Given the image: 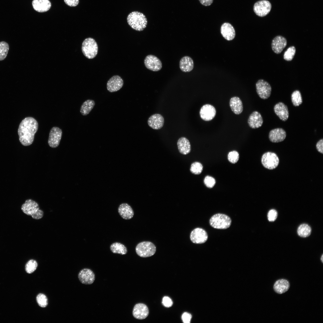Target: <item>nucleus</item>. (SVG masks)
I'll use <instances>...</instances> for the list:
<instances>
[{
    "label": "nucleus",
    "instance_id": "obj_1",
    "mask_svg": "<svg viewBox=\"0 0 323 323\" xmlns=\"http://www.w3.org/2000/svg\"><path fill=\"white\" fill-rule=\"evenodd\" d=\"M38 128L37 121L33 117H26L22 121L18 132L19 141L22 145L28 146L32 143Z\"/></svg>",
    "mask_w": 323,
    "mask_h": 323
},
{
    "label": "nucleus",
    "instance_id": "obj_2",
    "mask_svg": "<svg viewBox=\"0 0 323 323\" xmlns=\"http://www.w3.org/2000/svg\"><path fill=\"white\" fill-rule=\"evenodd\" d=\"M128 25L133 29L138 31L143 30L147 26V21L145 16L138 11H133L127 16Z\"/></svg>",
    "mask_w": 323,
    "mask_h": 323
},
{
    "label": "nucleus",
    "instance_id": "obj_3",
    "mask_svg": "<svg viewBox=\"0 0 323 323\" xmlns=\"http://www.w3.org/2000/svg\"><path fill=\"white\" fill-rule=\"evenodd\" d=\"M21 209L25 214L31 216L35 219H40L43 216V212L40 209L38 203L31 199L25 201L22 206Z\"/></svg>",
    "mask_w": 323,
    "mask_h": 323
},
{
    "label": "nucleus",
    "instance_id": "obj_4",
    "mask_svg": "<svg viewBox=\"0 0 323 323\" xmlns=\"http://www.w3.org/2000/svg\"><path fill=\"white\" fill-rule=\"evenodd\" d=\"M231 223V219L228 216L221 213L215 214L209 220L211 226L218 229H226L230 226Z\"/></svg>",
    "mask_w": 323,
    "mask_h": 323
},
{
    "label": "nucleus",
    "instance_id": "obj_5",
    "mask_svg": "<svg viewBox=\"0 0 323 323\" xmlns=\"http://www.w3.org/2000/svg\"><path fill=\"white\" fill-rule=\"evenodd\" d=\"M98 46L95 40L91 38L86 39L82 44V50L84 55L87 58L92 59L97 54Z\"/></svg>",
    "mask_w": 323,
    "mask_h": 323
},
{
    "label": "nucleus",
    "instance_id": "obj_6",
    "mask_svg": "<svg viewBox=\"0 0 323 323\" xmlns=\"http://www.w3.org/2000/svg\"><path fill=\"white\" fill-rule=\"evenodd\" d=\"M135 250L136 254L142 258H147L154 254L156 248L151 242L143 241L137 245Z\"/></svg>",
    "mask_w": 323,
    "mask_h": 323
},
{
    "label": "nucleus",
    "instance_id": "obj_7",
    "mask_svg": "<svg viewBox=\"0 0 323 323\" xmlns=\"http://www.w3.org/2000/svg\"><path fill=\"white\" fill-rule=\"evenodd\" d=\"M261 162L265 168L272 170L278 166L279 163V159L276 154L268 152L265 153L262 156Z\"/></svg>",
    "mask_w": 323,
    "mask_h": 323
},
{
    "label": "nucleus",
    "instance_id": "obj_8",
    "mask_svg": "<svg viewBox=\"0 0 323 323\" xmlns=\"http://www.w3.org/2000/svg\"><path fill=\"white\" fill-rule=\"evenodd\" d=\"M257 92L261 99H266L270 96L272 91L270 85L267 81L263 80H259L256 84Z\"/></svg>",
    "mask_w": 323,
    "mask_h": 323
},
{
    "label": "nucleus",
    "instance_id": "obj_9",
    "mask_svg": "<svg viewBox=\"0 0 323 323\" xmlns=\"http://www.w3.org/2000/svg\"><path fill=\"white\" fill-rule=\"evenodd\" d=\"M271 7L272 5L269 1L267 0H262L258 1L255 4L253 10L257 15L263 17L269 13Z\"/></svg>",
    "mask_w": 323,
    "mask_h": 323
},
{
    "label": "nucleus",
    "instance_id": "obj_10",
    "mask_svg": "<svg viewBox=\"0 0 323 323\" xmlns=\"http://www.w3.org/2000/svg\"><path fill=\"white\" fill-rule=\"evenodd\" d=\"M191 241L195 244H202L205 242L208 239V235L204 229L197 228L192 230L190 235Z\"/></svg>",
    "mask_w": 323,
    "mask_h": 323
},
{
    "label": "nucleus",
    "instance_id": "obj_11",
    "mask_svg": "<svg viewBox=\"0 0 323 323\" xmlns=\"http://www.w3.org/2000/svg\"><path fill=\"white\" fill-rule=\"evenodd\" d=\"M62 135L61 129L57 127H53L51 129L48 143L51 147L54 148L59 145Z\"/></svg>",
    "mask_w": 323,
    "mask_h": 323
},
{
    "label": "nucleus",
    "instance_id": "obj_12",
    "mask_svg": "<svg viewBox=\"0 0 323 323\" xmlns=\"http://www.w3.org/2000/svg\"><path fill=\"white\" fill-rule=\"evenodd\" d=\"M144 63L147 69L153 71H159L162 67L160 60L156 57L152 55H148L146 57L144 60Z\"/></svg>",
    "mask_w": 323,
    "mask_h": 323
},
{
    "label": "nucleus",
    "instance_id": "obj_13",
    "mask_svg": "<svg viewBox=\"0 0 323 323\" xmlns=\"http://www.w3.org/2000/svg\"><path fill=\"white\" fill-rule=\"evenodd\" d=\"M216 110L213 106L206 104L201 108L199 114L201 118L203 120L208 121L212 120L215 116Z\"/></svg>",
    "mask_w": 323,
    "mask_h": 323
},
{
    "label": "nucleus",
    "instance_id": "obj_14",
    "mask_svg": "<svg viewBox=\"0 0 323 323\" xmlns=\"http://www.w3.org/2000/svg\"><path fill=\"white\" fill-rule=\"evenodd\" d=\"M78 277L80 281L85 284H91L94 282L95 276L93 272L90 269L85 268L79 272Z\"/></svg>",
    "mask_w": 323,
    "mask_h": 323
},
{
    "label": "nucleus",
    "instance_id": "obj_15",
    "mask_svg": "<svg viewBox=\"0 0 323 323\" xmlns=\"http://www.w3.org/2000/svg\"><path fill=\"white\" fill-rule=\"evenodd\" d=\"M123 84V80L121 77L118 75H115L108 81L107 89L110 92H116L122 87Z\"/></svg>",
    "mask_w": 323,
    "mask_h": 323
},
{
    "label": "nucleus",
    "instance_id": "obj_16",
    "mask_svg": "<svg viewBox=\"0 0 323 323\" xmlns=\"http://www.w3.org/2000/svg\"><path fill=\"white\" fill-rule=\"evenodd\" d=\"M149 310L145 304L138 303L134 306L132 315L135 318L140 320L143 319L147 318Z\"/></svg>",
    "mask_w": 323,
    "mask_h": 323
},
{
    "label": "nucleus",
    "instance_id": "obj_17",
    "mask_svg": "<svg viewBox=\"0 0 323 323\" xmlns=\"http://www.w3.org/2000/svg\"><path fill=\"white\" fill-rule=\"evenodd\" d=\"M286 39L281 36H278L272 40L271 46L273 51L276 54L280 53L287 45Z\"/></svg>",
    "mask_w": 323,
    "mask_h": 323
},
{
    "label": "nucleus",
    "instance_id": "obj_18",
    "mask_svg": "<svg viewBox=\"0 0 323 323\" xmlns=\"http://www.w3.org/2000/svg\"><path fill=\"white\" fill-rule=\"evenodd\" d=\"M286 133L281 128H277L271 130L269 133L270 141L273 143H278L284 141L286 138Z\"/></svg>",
    "mask_w": 323,
    "mask_h": 323
},
{
    "label": "nucleus",
    "instance_id": "obj_19",
    "mask_svg": "<svg viewBox=\"0 0 323 323\" xmlns=\"http://www.w3.org/2000/svg\"><path fill=\"white\" fill-rule=\"evenodd\" d=\"M274 110L276 115L282 121H286L288 118V107L283 103L280 102L276 104L274 106Z\"/></svg>",
    "mask_w": 323,
    "mask_h": 323
},
{
    "label": "nucleus",
    "instance_id": "obj_20",
    "mask_svg": "<svg viewBox=\"0 0 323 323\" xmlns=\"http://www.w3.org/2000/svg\"><path fill=\"white\" fill-rule=\"evenodd\" d=\"M147 123L148 125L154 129H159L163 126L164 119L161 115L156 114L151 116L148 118Z\"/></svg>",
    "mask_w": 323,
    "mask_h": 323
},
{
    "label": "nucleus",
    "instance_id": "obj_21",
    "mask_svg": "<svg viewBox=\"0 0 323 323\" xmlns=\"http://www.w3.org/2000/svg\"><path fill=\"white\" fill-rule=\"evenodd\" d=\"M220 32L223 37L227 40H232L235 37V30L229 23L225 22L223 24L221 27Z\"/></svg>",
    "mask_w": 323,
    "mask_h": 323
},
{
    "label": "nucleus",
    "instance_id": "obj_22",
    "mask_svg": "<svg viewBox=\"0 0 323 323\" xmlns=\"http://www.w3.org/2000/svg\"><path fill=\"white\" fill-rule=\"evenodd\" d=\"M263 122L261 115L257 111L253 112L250 114L248 121L249 126L252 129L258 128L261 127Z\"/></svg>",
    "mask_w": 323,
    "mask_h": 323
},
{
    "label": "nucleus",
    "instance_id": "obj_23",
    "mask_svg": "<svg viewBox=\"0 0 323 323\" xmlns=\"http://www.w3.org/2000/svg\"><path fill=\"white\" fill-rule=\"evenodd\" d=\"M118 211L120 215L125 220L131 219L134 214V212L132 207L126 203L121 204L118 208Z\"/></svg>",
    "mask_w": 323,
    "mask_h": 323
},
{
    "label": "nucleus",
    "instance_id": "obj_24",
    "mask_svg": "<svg viewBox=\"0 0 323 323\" xmlns=\"http://www.w3.org/2000/svg\"><path fill=\"white\" fill-rule=\"evenodd\" d=\"M32 4L33 9L39 12H44L48 10L51 6L49 0H33Z\"/></svg>",
    "mask_w": 323,
    "mask_h": 323
},
{
    "label": "nucleus",
    "instance_id": "obj_25",
    "mask_svg": "<svg viewBox=\"0 0 323 323\" xmlns=\"http://www.w3.org/2000/svg\"><path fill=\"white\" fill-rule=\"evenodd\" d=\"M229 105L232 112L236 115L240 114L243 112V106L240 99L237 97H234L231 98Z\"/></svg>",
    "mask_w": 323,
    "mask_h": 323
},
{
    "label": "nucleus",
    "instance_id": "obj_26",
    "mask_svg": "<svg viewBox=\"0 0 323 323\" xmlns=\"http://www.w3.org/2000/svg\"><path fill=\"white\" fill-rule=\"evenodd\" d=\"M177 144L179 152L182 154L186 155L191 151V145L189 141L186 138L182 137L177 141Z\"/></svg>",
    "mask_w": 323,
    "mask_h": 323
},
{
    "label": "nucleus",
    "instance_id": "obj_27",
    "mask_svg": "<svg viewBox=\"0 0 323 323\" xmlns=\"http://www.w3.org/2000/svg\"><path fill=\"white\" fill-rule=\"evenodd\" d=\"M179 67L181 70L184 72H189L191 71L194 67V62L192 59L188 56L182 58L179 62Z\"/></svg>",
    "mask_w": 323,
    "mask_h": 323
},
{
    "label": "nucleus",
    "instance_id": "obj_28",
    "mask_svg": "<svg viewBox=\"0 0 323 323\" xmlns=\"http://www.w3.org/2000/svg\"><path fill=\"white\" fill-rule=\"evenodd\" d=\"M290 287V284L288 281L284 279H281L275 282L273 288L276 293L281 294L287 292L289 289Z\"/></svg>",
    "mask_w": 323,
    "mask_h": 323
},
{
    "label": "nucleus",
    "instance_id": "obj_29",
    "mask_svg": "<svg viewBox=\"0 0 323 323\" xmlns=\"http://www.w3.org/2000/svg\"><path fill=\"white\" fill-rule=\"evenodd\" d=\"M95 105V101L92 100H86L82 104L80 110L81 114L84 116L88 115L93 109Z\"/></svg>",
    "mask_w": 323,
    "mask_h": 323
},
{
    "label": "nucleus",
    "instance_id": "obj_30",
    "mask_svg": "<svg viewBox=\"0 0 323 323\" xmlns=\"http://www.w3.org/2000/svg\"><path fill=\"white\" fill-rule=\"evenodd\" d=\"M110 249L113 253L124 255L127 252L126 247L123 244L119 242L112 243L110 246Z\"/></svg>",
    "mask_w": 323,
    "mask_h": 323
},
{
    "label": "nucleus",
    "instance_id": "obj_31",
    "mask_svg": "<svg viewBox=\"0 0 323 323\" xmlns=\"http://www.w3.org/2000/svg\"><path fill=\"white\" fill-rule=\"evenodd\" d=\"M311 232V227L306 224H303L298 227L297 233L301 237H306L309 236Z\"/></svg>",
    "mask_w": 323,
    "mask_h": 323
},
{
    "label": "nucleus",
    "instance_id": "obj_32",
    "mask_svg": "<svg viewBox=\"0 0 323 323\" xmlns=\"http://www.w3.org/2000/svg\"><path fill=\"white\" fill-rule=\"evenodd\" d=\"M291 97L292 103L294 106H298L302 103V97L299 91H294L291 95Z\"/></svg>",
    "mask_w": 323,
    "mask_h": 323
},
{
    "label": "nucleus",
    "instance_id": "obj_33",
    "mask_svg": "<svg viewBox=\"0 0 323 323\" xmlns=\"http://www.w3.org/2000/svg\"><path fill=\"white\" fill-rule=\"evenodd\" d=\"M9 49L8 43L4 41L0 42V61L3 60L6 58Z\"/></svg>",
    "mask_w": 323,
    "mask_h": 323
},
{
    "label": "nucleus",
    "instance_id": "obj_34",
    "mask_svg": "<svg viewBox=\"0 0 323 323\" xmlns=\"http://www.w3.org/2000/svg\"><path fill=\"white\" fill-rule=\"evenodd\" d=\"M296 49L294 46L288 48L284 52V59L287 61H290L293 59L295 53Z\"/></svg>",
    "mask_w": 323,
    "mask_h": 323
},
{
    "label": "nucleus",
    "instance_id": "obj_35",
    "mask_svg": "<svg viewBox=\"0 0 323 323\" xmlns=\"http://www.w3.org/2000/svg\"><path fill=\"white\" fill-rule=\"evenodd\" d=\"M37 266V262L35 260H31L27 262L25 265V271L28 273H31L36 270Z\"/></svg>",
    "mask_w": 323,
    "mask_h": 323
},
{
    "label": "nucleus",
    "instance_id": "obj_36",
    "mask_svg": "<svg viewBox=\"0 0 323 323\" xmlns=\"http://www.w3.org/2000/svg\"><path fill=\"white\" fill-rule=\"evenodd\" d=\"M36 300L38 305L41 307H45L48 304V298L43 294H38L36 296Z\"/></svg>",
    "mask_w": 323,
    "mask_h": 323
},
{
    "label": "nucleus",
    "instance_id": "obj_37",
    "mask_svg": "<svg viewBox=\"0 0 323 323\" xmlns=\"http://www.w3.org/2000/svg\"><path fill=\"white\" fill-rule=\"evenodd\" d=\"M203 166L199 162H195L193 163L191 165L190 170L191 172L196 175L200 174L203 170Z\"/></svg>",
    "mask_w": 323,
    "mask_h": 323
},
{
    "label": "nucleus",
    "instance_id": "obj_38",
    "mask_svg": "<svg viewBox=\"0 0 323 323\" xmlns=\"http://www.w3.org/2000/svg\"><path fill=\"white\" fill-rule=\"evenodd\" d=\"M229 161L232 163H235L238 161L239 159L238 153L236 151H233L230 152L228 156Z\"/></svg>",
    "mask_w": 323,
    "mask_h": 323
},
{
    "label": "nucleus",
    "instance_id": "obj_39",
    "mask_svg": "<svg viewBox=\"0 0 323 323\" xmlns=\"http://www.w3.org/2000/svg\"><path fill=\"white\" fill-rule=\"evenodd\" d=\"M204 182L206 187L209 188H211L214 185L216 181L215 179L213 177L207 176L205 177Z\"/></svg>",
    "mask_w": 323,
    "mask_h": 323
},
{
    "label": "nucleus",
    "instance_id": "obj_40",
    "mask_svg": "<svg viewBox=\"0 0 323 323\" xmlns=\"http://www.w3.org/2000/svg\"><path fill=\"white\" fill-rule=\"evenodd\" d=\"M278 216L277 211L275 209H271L269 211L267 214L268 220L270 222H273L276 219Z\"/></svg>",
    "mask_w": 323,
    "mask_h": 323
},
{
    "label": "nucleus",
    "instance_id": "obj_41",
    "mask_svg": "<svg viewBox=\"0 0 323 323\" xmlns=\"http://www.w3.org/2000/svg\"><path fill=\"white\" fill-rule=\"evenodd\" d=\"M162 303L165 307H169L172 305L173 303L172 300L169 297L164 296L163 298Z\"/></svg>",
    "mask_w": 323,
    "mask_h": 323
},
{
    "label": "nucleus",
    "instance_id": "obj_42",
    "mask_svg": "<svg viewBox=\"0 0 323 323\" xmlns=\"http://www.w3.org/2000/svg\"><path fill=\"white\" fill-rule=\"evenodd\" d=\"M191 318V315L187 312L184 313L182 316V319L184 323H190Z\"/></svg>",
    "mask_w": 323,
    "mask_h": 323
},
{
    "label": "nucleus",
    "instance_id": "obj_43",
    "mask_svg": "<svg viewBox=\"0 0 323 323\" xmlns=\"http://www.w3.org/2000/svg\"><path fill=\"white\" fill-rule=\"evenodd\" d=\"M65 3L70 7H75L79 3V0H64Z\"/></svg>",
    "mask_w": 323,
    "mask_h": 323
},
{
    "label": "nucleus",
    "instance_id": "obj_44",
    "mask_svg": "<svg viewBox=\"0 0 323 323\" xmlns=\"http://www.w3.org/2000/svg\"><path fill=\"white\" fill-rule=\"evenodd\" d=\"M316 148L317 150L320 153H323V139L319 140L317 143Z\"/></svg>",
    "mask_w": 323,
    "mask_h": 323
},
{
    "label": "nucleus",
    "instance_id": "obj_45",
    "mask_svg": "<svg viewBox=\"0 0 323 323\" xmlns=\"http://www.w3.org/2000/svg\"><path fill=\"white\" fill-rule=\"evenodd\" d=\"M200 3L205 6H208L212 3L213 0H199Z\"/></svg>",
    "mask_w": 323,
    "mask_h": 323
},
{
    "label": "nucleus",
    "instance_id": "obj_46",
    "mask_svg": "<svg viewBox=\"0 0 323 323\" xmlns=\"http://www.w3.org/2000/svg\"><path fill=\"white\" fill-rule=\"evenodd\" d=\"M321 261L322 262V263H323V255H322V256H321Z\"/></svg>",
    "mask_w": 323,
    "mask_h": 323
}]
</instances>
